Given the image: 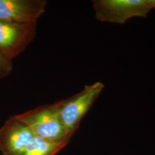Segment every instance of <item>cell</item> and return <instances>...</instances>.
Here are the masks:
<instances>
[{
	"instance_id": "5b68a950",
	"label": "cell",
	"mask_w": 155,
	"mask_h": 155,
	"mask_svg": "<svg viewBox=\"0 0 155 155\" xmlns=\"http://www.w3.org/2000/svg\"><path fill=\"white\" fill-rule=\"evenodd\" d=\"M36 32V24L0 20V52L12 61L33 41Z\"/></svg>"
},
{
	"instance_id": "8992f818",
	"label": "cell",
	"mask_w": 155,
	"mask_h": 155,
	"mask_svg": "<svg viewBox=\"0 0 155 155\" xmlns=\"http://www.w3.org/2000/svg\"><path fill=\"white\" fill-rule=\"evenodd\" d=\"M47 4L45 0H0V20L36 24Z\"/></svg>"
},
{
	"instance_id": "52a82bcc",
	"label": "cell",
	"mask_w": 155,
	"mask_h": 155,
	"mask_svg": "<svg viewBox=\"0 0 155 155\" xmlns=\"http://www.w3.org/2000/svg\"><path fill=\"white\" fill-rule=\"evenodd\" d=\"M12 71L11 61L7 59L0 52V78L9 75Z\"/></svg>"
},
{
	"instance_id": "ba28073f",
	"label": "cell",
	"mask_w": 155,
	"mask_h": 155,
	"mask_svg": "<svg viewBox=\"0 0 155 155\" xmlns=\"http://www.w3.org/2000/svg\"><path fill=\"white\" fill-rule=\"evenodd\" d=\"M150 3L152 9H155V0H150Z\"/></svg>"
},
{
	"instance_id": "7a4b0ae2",
	"label": "cell",
	"mask_w": 155,
	"mask_h": 155,
	"mask_svg": "<svg viewBox=\"0 0 155 155\" xmlns=\"http://www.w3.org/2000/svg\"><path fill=\"white\" fill-rule=\"evenodd\" d=\"M104 87L101 82L86 85L81 91L71 97L54 103L61 123L71 137Z\"/></svg>"
},
{
	"instance_id": "3957f363",
	"label": "cell",
	"mask_w": 155,
	"mask_h": 155,
	"mask_svg": "<svg viewBox=\"0 0 155 155\" xmlns=\"http://www.w3.org/2000/svg\"><path fill=\"white\" fill-rule=\"evenodd\" d=\"M95 16L101 22L124 24L132 17H147L150 0H95Z\"/></svg>"
},
{
	"instance_id": "6da1fadb",
	"label": "cell",
	"mask_w": 155,
	"mask_h": 155,
	"mask_svg": "<svg viewBox=\"0 0 155 155\" xmlns=\"http://www.w3.org/2000/svg\"><path fill=\"white\" fill-rule=\"evenodd\" d=\"M15 117L35 134L51 143L67 145L71 138L61 123L55 104L40 106Z\"/></svg>"
},
{
	"instance_id": "277c9868",
	"label": "cell",
	"mask_w": 155,
	"mask_h": 155,
	"mask_svg": "<svg viewBox=\"0 0 155 155\" xmlns=\"http://www.w3.org/2000/svg\"><path fill=\"white\" fill-rule=\"evenodd\" d=\"M38 136L15 116L0 128V150L3 155H28Z\"/></svg>"
}]
</instances>
